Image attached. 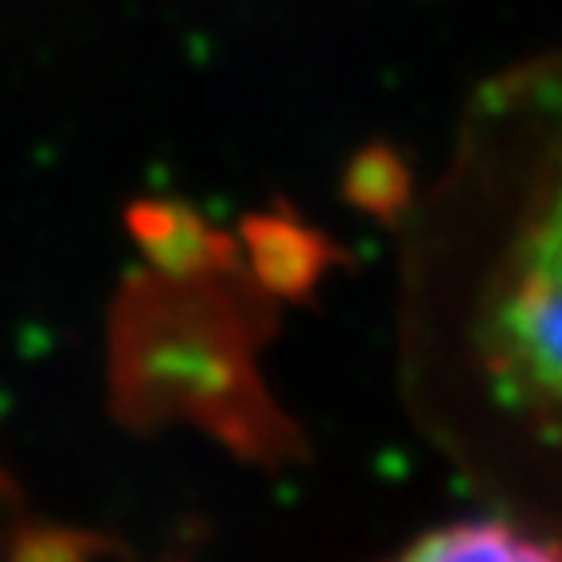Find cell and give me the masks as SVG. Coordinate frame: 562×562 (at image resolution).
I'll list each match as a JSON object with an SVG mask.
<instances>
[{
	"mask_svg": "<svg viewBox=\"0 0 562 562\" xmlns=\"http://www.w3.org/2000/svg\"><path fill=\"white\" fill-rule=\"evenodd\" d=\"M476 356L496 398L562 441V165L547 168L492 266Z\"/></svg>",
	"mask_w": 562,
	"mask_h": 562,
	"instance_id": "6da1fadb",
	"label": "cell"
},
{
	"mask_svg": "<svg viewBox=\"0 0 562 562\" xmlns=\"http://www.w3.org/2000/svg\"><path fill=\"white\" fill-rule=\"evenodd\" d=\"M411 559H446V562H473V559H496V562H543L559 559L562 543L554 539L527 536L519 527L488 519V524H457L441 527L434 536H426L422 543H414Z\"/></svg>",
	"mask_w": 562,
	"mask_h": 562,
	"instance_id": "7a4b0ae2",
	"label": "cell"
}]
</instances>
